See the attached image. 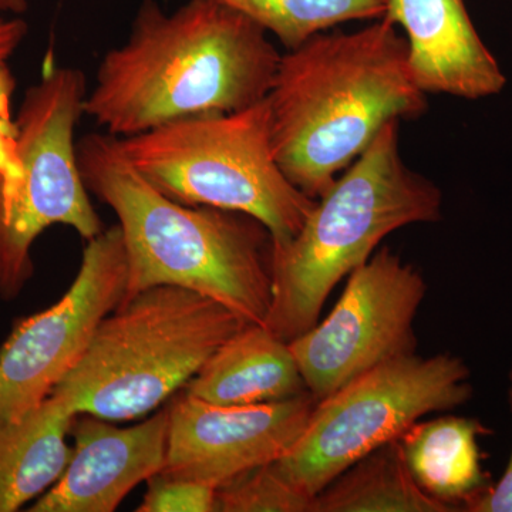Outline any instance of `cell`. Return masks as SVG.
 <instances>
[{"label": "cell", "mask_w": 512, "mask_h": 512, "mask_svg": "<svg viewBox=\"0 0 512 512\" xmlns=\"http://www.w3.org/2000/svg\"><path fill=\"white\" fill-rule=\"evenodd\" d=\"M281 57L265 29L220 0H188L170 15L144 0L127 42L101 59L84 114L121 138L248 109L268 97Z\"/></svg>", "instance_id": "6da1fadb"}, {"label": "cell", "mask_w": 512, "mask_h": 512, "mask_svg": "<svg viewBox=\"0 0 512 512\" xmlns=\"http://www.w3.org/2000/svg\"><path fill=\"white\" fill-rule=\"evenodd\" d=\"M282 173L319 200L390 121L419 119L427 94L414 83L409 46L393 23L323 32L281 57L268 97Z\"/></svg>", "instance_id": "7a4b0ae2"}, {"label": "cell", "mask_w": 512, "mask_h": 512, "mask_svg": "<svg viewBox=\"0 0 512 512\" xmlns=\"http://www.w3.org/2000/svg\"><path fill=\"white\" fill-rule=\"evenodd\" d=\"M76 156L87 190L119 218L127 255L123 302L153 286H180L264 325L274 241L261 221L171 200L134 170L110 134L80 138Z\"/></svg>", "instance_id": "3957f363"}, {"label": "cell", "mask_w": 512, "mask_h": 512, "mask_svg": "<svg viewBox=\"0 0 512 512\" xmlns=\"http://www.w3.org/2000/svg\"><path fill=\"white\" fill-rule=\"evenodd\" d=\"M390 121L319 198L301 231L272 247V301L264 325L292 342L319 322L330 293L397 229L441 220L443 194L404 164Z\"/></svg>", "instance_id": "277c9868"}, {"label": "cell", "mask_w": 512, "mask_h": 512, "mask_svg": "<svg viewBox=\"0 0 512 512\" xmlns=\"http://www.w3.org/2000/svg\"><path fill=\"white\" fill-rule=\"evenodd\" d=\"M249 322L201 293L144 289L100 320L52 393L76 414L109 421L154 412Z\"/></svg>", "instance_id": "5b68a950"}, {"label": "cell", "mask_w": 512, "mask_h": 512, "mask_svg": "<svg viewBox=\"0 0 512 512\" xmlns=\"http://www.w3.org/2000/svg\"><path fill=\"white\" fill-rule=\"evenodd\" d=\"M116 138L134 170L168 198L251 215L269 229L274 248L296 237L318 202L282 173L266 99Z\"/></svg>", "instance_id": "8992f818"}, {"label": "cell", "mask_w": 512, "mask_h": 512, "mask_svg": "<svg viewBox=\"0 0 512 512\" xmlns=\"http://www.w3.org/2000/svg\"><path fill=\"white\" fill-rule=\"evenodd\" d=\"M87 96L82 70L59 66L50 52L20 103L18 171L0 175V296L12 301L33 276L32 247L52 225L84 239L103 231L77 164L74 131Z\"/></svg>", "instance_id": "52a82bcc"}, {"label": "cell", "mask_w": 512, "mask_h": 512, "mask_svg": "<svg viewBox=\"0 0 512 512\" xmlns=\"http://www.w3.org/2000/svg\"><path fill=\"white\" fill-rule=\"evenodd\" d=\"M471 397L470 369L461 357H394L316 402L302 436L274 466L315 498L370 451L400 440L421 417L450 412Z\"/></svg>", "instance_id": "ba28073f"}, {"label": "cell", "mask_w": 512, "mask_h": 512, "mask_svg": "<svg viewBox=\"0 0 512 512\" xmlns=\"http://www.w3.org/2000/svg\"><path fill=\"white\" fill-rule=\"evenodd\" d=\"M423 275L384 247L349 275L322 322L289 342L308 392L325 399L394 357L416 352L414 320L426 298Z\"/></svg>", "instance_id": "9c48e42d"}, {"label": "cell", "mask_w": 512, "mask_h": 512, "mask_svg": "<svg viewBox=\"0 0 512 512\" xmlns=\"http://www.w3.org/2000/svg\"><path fill=\"white\" fill-rule=\"evenodd\" d=\"M127 255L119 224L89 239L62 299L16 325L0 349V429L39 406L73 369L94 329L123 302Z\"/></svg>", "instance_id": "30bf717a"}, {"label": "cell", "mask_w": 512, "mask_h": 512, "mask_svg": "<svg viewBox=\"0 0 512 512\" xmlns=\"http://www.w3.org/2000/svg\"><path fill=\"white\" fill-rule=\"evenodd\" d=\"M316 402L308 392L279 402L218 406L184 393L168 406L161 473L220 488L252 468L275 463L302 436Z\"/></svg>", "instance_id": "8fae6325"}, {"label": "cell", "mask_w": 512, "mask_h": 512, "mask_svg": "<svg viewBox=\"0 0 512 512\" xmlns=\"http://www.w3.org/2000/svg\"><path fill=\"white\" fill-rule=\"evenodd\" d=\"M170 409L131 427L90 414L74 417L72 458L62 477L32 512H113L137 485L161 473L168 446Z\"/></svg>", "instance_id": "7c38bea8"}, {"label": "cell", "mask_w": 512, "mask_h": 512, "mask_svg": "<svg viewBox=\"0 0 512 512\" xmlns=\"http://www.w3.org/2000/svg\"><path fill=\"white\" fill-rule=\"evenodd\" d=\"M383 19L406 32L410 72L421 92L480 100L507 86L464 0H389Z\"/></svg>", "instance_id": "4fadbf2b"}, {"label": "cell", "mask_w": 512, "mask_h": 512, "mask_svg": "<svg viewBox=\"0 0 512 512\" xmlns=\"http://www.w3.org/2000/svg\"><path fill=\"white\" fill-rule=\"evenodd\" d=\"M218 406L279 402L308 393L288 342L265 325L248 323L215 350L185 387Z\"/></svg>", "instance_id": "5bb4252c"}, {"label": "cell", "mask_w": 512, "mask_h": 512, "mask_svg": "<svg viewBox=\"0 0 512 512\" xmlns=\"http://www.w3.org/2000/svg\"><path fill=\"white\" fill-rule=\"evenodd\" d=\"M76 417L59 394L0 429V512L19 510L57 483L73 447L66 437Z\"/></svg>", "instance_id": "9a60e30c"}, {"label": "cell", "mask_w": 512, "mask_h": 512, "mask_svg": "<svg viewBox=\"0 0 512 512\" xmlns=\"http://www.w3.org/2000/svg\"><path fill=\"white\" fill-rule=\"evenodd\" d=\"M490 433L476 419L443 416L417 421L399 441L421 490L458 512L491 485L478 444L481 436Z\"/></svg>", "instance_id": "2e32d148"}, {"label": "cell", "mask_w": 512, "mask_h": 512, "mask_svg": "<svg viewBox=\"0 0 512 512\" xmlns=\"http://www.w3.org/2000/svg\"><path fill=\"white\" fill-rule=\"evenodd\" d=\"M312 512H457L421 490L402 444L390 441L357 460L313 498Z\"/></svg>", "instance_id": "e0dca14e"}, {"label": "cell", "mask_w": 512, "mask_h": 512, "mask_svg": "<svg viewBox=\"0 0 512 512\" xmlns=\"http://www.w3.org/2000/svg\"><path fill=\"white\" fill-rule=\"evenodd\" d=\"M293 50L311 37L352 20L384 18L389 0H220Z\"/></svg>", "instance_id": "ac0fdd59"}, {"label": "cell", "mask_w": 512, "mask_h": 512, "mask_svg": "<svg viewBox=\"0 0 512 512\" xmlns=\"http://www.w3.org/2000/svg\"><path fill=\"white\" fill-rule=\"evenodd\" d=\"M313 498L301 493L274 463L252 468L217 488V512H312Z\"/></svg>", "instance_id": "d6986e66"}, {"label": "cell", "mask_w": 512, "mask_h": 512, "mask_svg": "<svg viewBox=\"0 0 512 512\" xmlns=\"http://www.w3.org/2000/svg\"><path fill=\"white\" fill-rule=\"evenodd\" d=\"M148 490L137 512H217V488L198 481L158 473L147 481Z\"/></svg>", "instance_id": "ffe728a7"}, {"label": "cell", "mask_w": 512, "mask_h": 512, "mask_svg": "<svg viewBox=\"0 0 512 512\" xmlns=\"http://www.w3.org/2000/svg\"><path fill=\"white\" fill-rule=\"evenodd\" d=\"M16 79L8 60H0V175L6 177L18 171L16 156V124L12 99Z\"/></svg>", "instance_id": "44dd1931"}, {"label": "cell", "mask_w": 512, "mask_h": 512, "mask_svg": "<svg viewBox=\"0 0 512 512\" xmlns=\"http://www.w3.org/2000/svg\"><path fill=\"white\" fill-rule=\"evenodd\" d=\"M508 403L512 416V386L508 392ZM467 512H512V447L510 460L503 477L497 484H491L483 494L478 495L464 507Z\"/></svg>", "instance_id": "7402d4cb"}, {"label": "cell", "mask_w": 512, "mask_h": 512, "mask_svg": "<svg viewBox=\"0 0 512 512\" xmlns=\"http://www.w3.org/2000/svg\"><path fill=\"white\" fill-rule=\"evenodd\" d=\"M28 32V22L22 16L0 15V60H9L22 45Z\"/></svg>", "instance_id": "603a6c76"}, {"label": "cell", "mask_w": 512, "mask_h": 512, "mask_svg": "<svg viewBox=\"0 0 512 512\" xmlns=\"http://www.w3.org/2000/svg\"><path fill=\"white\" fill-rule=\"evenodd\" d=\"M29 0H0V15L22 16L28 12Z\"/></svg>", "instance_id": "cb8c5ba5"}, {"label": "cell", "mask_w": 512, "mask_h": 512, "mask_svg": "<svg viewBox=\"0 0 512 512\" xmlns=\"http://www.w3.org/2000/svg\"><path fill=\"white\" fill-rule=\"evenodd\" d=\"M508 377H510V382H511V386H512V363H511L510 373H508Z\"/></svg>", "instance_id": "d4e9b609"}]
</instances>
